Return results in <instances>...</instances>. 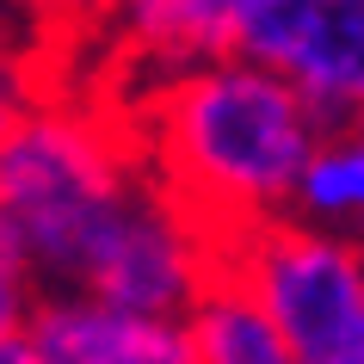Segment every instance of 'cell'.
<instances>
[{
    "instance_id": "6da1fadb",
    "label": "cell",
    "mask_w": 364,
    "mask_h": 364,
    "mask_svg": "<svg viewBox=\"0 0 364 364\" xmlns=\"http://www.w3.org/2000/svg\"><path fill=\"white\" fill-rule=\"evenodd\" d=\"M321 130L315 105L284 75L247 56H210L167 75L136 142L154 161V186L179 198L216 241H229L266 216H284Z\"/></svg>"
},
{
    "instance_id": "7a4b0ae2",
    "label": "cell",
    "mask_w": 364,
    "mask_h": 364,
    "mask_svg": "<svg viewBox=\"0 0 364 364\" xmlns=\"http://www.w3.org/2000/svg\"><path fill=\"white\" fill-rule=\"evenodd\" d=\"M142 142L75 99H31L0 149V216L43 290H62L93 229L142 186Z\"/></svg>"
},
{
    "instance_id": "5bb4252c",
    "label": "cell",
    "mask_w": 364,
    "mask_h": 364,
    "mask_svg": "<svg viewBox=\"0 0 364 364\" xmlns=\"http://www.w3.org/2000/svg\"><path fill=\"white\" fill-rule=\"evenodd\" d=\"M0 364H38V352H31V340H25V327H19V333H0Z\"/></svg>"
},
{
    "instance_id": "9c48e42d",
    "label": "cell",
    "mask_w": 364,
    "mask_h": 364,
    "mask_svg": "<svg viewBox=\"0 0 364 364\" xmlns=\"http://www.w3.org/2000/svg\"><path fill=\"white\" fill-rule=\"evenodd\" d=\"M192 327V358L198 364H296L290 346L278 340V327L253 309L247 290H235L229 278H216L186 315Z\"/></svg>"
},
{
    "instance_id": "8fae6325",
    "label": "cell",
    "mask_w": 364,
    "mask_h": 364,
    "mask_svg": "<svg viewBox=\"0 0 364 364\" xmlns=\"http://www.w3.org/2000/svg\"><path fill=\"white\" fill-rule=\"evenodd\" d=\"M25 112H31V87H25L13 68H0V149H6V136L19 130Z\"/></svg>"
},
{
    "instance_id": "ba28073f",
    "label": "cell",
    "mask_w": 364,
    "mask_h": 364,
    "mask_svg": "<svg viewBox=\"0 0 364 364\" xmlns=\"http://www.w3.org/2000/svg\"><path fill=\"white\" fill-rule=\"evenodd\" d=\"M124 38L161 68H192L210 56H235L229 50V19L223 0H112Z\"/></svg>"
},
{
    "instance_id": "30bf717a",
    "label": "cell",
    "mask_w": 364,
    "mask_h": 364,
    "mask_svg": "<svg viewBox=\"0 0 364 364\" xmlns=\"http://www.w3.org/2000/svg\"><path fill=\"white\" fill-rule=\"evenodd\" d=\"M38 278L25 272L19 253H0V333H19L31 321V309H38Z\"/></svg>"
},
{
    "instance_id": "7c38bea8",
    "label": "cell",
    "mask_w": 364,
    "mask_h": 364,
    "mask_svg": "<svg viewBox=\"0 0 364 364\" xmlns=\"http://www.w3.org/2000/svg\"><path fill=\"white\" fill-rule=\"evenodd\" d=\"M38 19L50 25H80V19H99V13H112V0H25Z\"/></svg>"
},
{
    "instance_id": "5b68a950",
    "label": "cell",
    "mask_w": 364,
    "mask_h": 364,
    "mask_svg": "<svg viewBox=\"0 0 364 364\" xmlns=\"http://www.w3.org/2000/svg\"><path fill=\"white\" fill-rule=\"evenodd\" d=\"M235 56L284 75L321 124L364 117V0H272Z\"/></svg>"
},
{
    "instance_id": "2e32d148",
    "label": "cell",
    "mask_w": 364,
    "mask_h": 364,
    "mask_svg": "<svg viewBox=\"0 0 364 364\" xmlns=\"http://www.w3.org/2000/svg\"><path fill=\"white\" fill-rule=\"evenodd\" d=\"M358 124H364V117H358Z\"/></svg>"
},
{
    "instance_id": "4fadbf2b",
    "label": "cell",
    "mask_w": 364,
    "mask_h": 364,
    "mask_svg": "<svg viewBox=\"0 0 364 364\" xmlns=\"http://www.w3.org/2000/svg\"><path fill=\"white\" fill-rule=\"evenodd\" d=\"M266 6H272V0H223V19H229V50L241 43V31H247Z\"/></svg>"
},
{
    "instance_id": "9a60e30c",
    "label": "cell",
    "mask_w": 364,
    "mask_h": 364,
    "mask_svg": "<svg viewBox=\"0 0 364 364\" xmlns=\"http://www.w3.org/2000/svg\"><path fill=\"white\" fill-rule=\"evenodd\" d=\"M0 253H13V229H6V216H0Z\"/></svg>"
},
{
    "instance_id": "3957f363",
    "label": "cell",
    "mask_w": 364,
    "mask_h": 364,
    "mask_svg": "<svg viewBox=\"0 0 364 364\" xmlns=\"http://www.w3.org/2000/svg\"><path fill=\"white\" fill-rule=\"evenodd\" d=\"M223 278L253 296L296 364L364 346V247L346 235L266 216L223 241Z\"/></svg>"
},
{
    "instance_id": "52a82bcc",
    "label": "cell",
    "mask_w": 364,
    "mask_h": 364,
    "mask_svg": "<svg viewBox=\"0 0 364 364\" xmlns=\"http://www.w3.org/2000/svg\"><path fill=\"white\" fill-rule=\"evenodd\" d=\"M290 223L364 247V124H327L284 204Z\"/></svg>"
},
{
    "instance_id": "8992f818",
    "label": "cell",
    "mask_w": 364,
    "mask_h": 364,
    "mask_svg": "<svg viewBox=\"0 0 364 364\" xmlns=\"http://www.w3.org/2000/svg\"><path fill=\"white\" fill-rule=\"evenodd\" d=\"M25 340L38 364H198L186 315H136L87 290H38Z\"/></svg>"
},
{
    "instance_id": "277c9868",
    "label": "cell",
    "mask_w": 364,
    "mask_h": 364,
    "mask_svg": "<svg viewBox=\"0 0 364 364\" xmlns=\"http://www.w3.org/2000/svg\"><path fill=\"white\" fill-rule=\"evenodd\" d=\"M216 278H223V241L179 198L142 179L93 229L62 290H87L136 315H192V303Z\"/></svg>"
}]
</instances>
